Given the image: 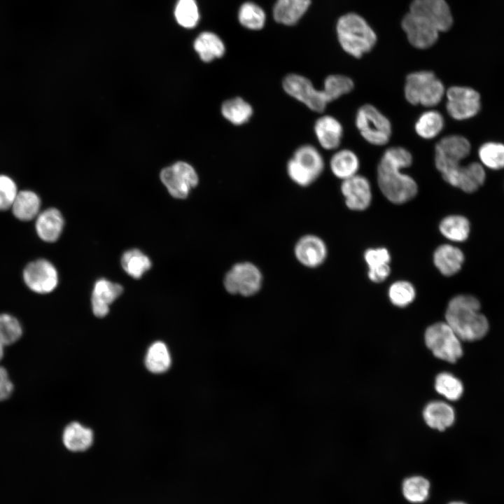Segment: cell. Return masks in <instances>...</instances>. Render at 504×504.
Here are the masks:
<instances>
[{"mask_svg": "<svg viewBox=\"0 0 504 504\" xmlns=\"http://www.w3.org/2000/svg\"><path fill=\"white\" fill-rule=\"evenodd\" d=\"M424 339L427 347L438 358L455 363L463 354L461 340L445 321L428 327Z\"/></svg>", "mask_w": 504, "mask_h": 504, "instance_id": "obj_8", "label": "cell"}, {"mask_svg": "<svg viewBox=\"0 0 504 504\" xmlns=\"http://www.w3.org/2000/svg\"><path fill=\"white\" fill-rule=\"evenodd\" d=\"M412 161L411 153L402 146L388 148L381 157L377 169V184L383 195L393 204H405L418 192L416 181L402 172Z\"/></svg>", "mask_w": 504, "mask_h": 504, "instance_id": "obj_1", "label": "cell"}, {"mask_svg": "<svg viewBox=\"0 0 504 504\" xmlns=\"http://www.w3.org/2000/svg\"><path fill=\"white\" fill-rule=\"evenodd\" d=\"M410 12L428 20L440 32L448 31L453 24L451 10L445 0H413Z\"/></svg>", "mask_w": 504, "mask_h": 504, "instance_id": "obj_15", "label": "cell"}, {"mask_svg": "<svg viewBox=\"0 0 504 504\" xmlns=\"http://www.w3.org/2000/svg\"><path fill=\"white\" fill-rule=\"evenodd\" d=\"M401 26L410 43L418 49H426L438 39L440 31L428 20L408 12L402 18Z\"/></svg>", "mask_w": 504, "mask_h": 504, "instance_id": "obj_14", "label": "cell"}, {"mask_svg": "<svg viewBox=\"0 0 504 504\" xmlns=\"http://www.w3.org/2000/svg\"><path fill=\"white\" fill-rule=\"evenodd\" d=\"M355 125L364 140L373 146L386 144L392 134V126L388 118L370 104H364L358 109Z\"/></svg>", "mask_w": 504, "mask_h": 504, "instance_id": "obj_7", "label": "cell"}, {"mask_svg": "<svg viewBox=\"0 0 504 504\" xmlns=\"http://www.w3.org/2000/svg\"><path fill=\"white\" fill-rule=\"evenodd\" d=\"M311 0H277L273 9L274 20L285 25L298 22L309 8Z\"/></svg>", "mask_w": 504, "mask_h": 504, "instance_id": "obj_24", "label": "cell"}, {"mask_svg": "<svg viewBox=\"0 0 504 504\" xmlns=\"http://www.w3.org/2000/svg\"><path fill=\"white\" fill-rule=\"evenodd\" d=\"M442 82L430 71H418L409 74L405 79L404 94L412 105L432 108L445 95Z\"/></svg>", "mask_w": 504, "mask_h": 504, "instance_id": "obj_5", "label": "cell"}, {"mask_svg": "<svg viewBox=\"0 0 504 504\" xmlns=\"http://www.w3.org/2000/svg\"><path fill=\"white\" fill-rule=\"evenodd\" d=\"M121 285L105 279L97 280L92 293V307L97 317L105 316L109 311V305L122 293Z\"/></svg>", "mask_w": 504, "mask_h": 504, "instance_id": "obj_20", "label": "cell"}, {"mask_svg": "<svg viewBox=\"0 0 504 504\" xmlns=\"http://www.w3.org/2000/svg\"><path fill=\"white\" fill-rule=\"evenodd\" d=\"M238 18L244 27L258 30L263 27L265 22V13L258 5L252 2H246L239 8Z\"/></svg>", "mask_w": 504, "mask_h": 504, "instance_id": "obj_40", "label": "cell"}, {"mask_svg": "<svg viewBox=\"0 0 504 504\" xmlns=\"http://www.w3.org/2000/svg\"><path fill=\"white\" fill-rule=\"evenodd\" d=\"M294 254L302 265L315 268L323 264L327 258L328 248L324 241L314 234L300 237L294 247Z\"/></svg>", "mask_w": 504, "mask_h": 504, "instance_id": "obj_18", "label": "cell"}, {"mask_svg": "<svg viewBox=\"0 0 504 504\" xmlns=\"http://www.w3.org/2000/svg\"><path fill=\"white\" fill-rule=\"evenodd\" d=\"M22 276L27 286L40 294L52 292L58 283L56 268L45 259H38L28 263L23 270Z\"/></svg>", "mask_w": 504, "mask_h": 504, "instance_id": "obj_13", "label": "cell"}, {"mask_svg": "<svg viewBox=\"0 0 504 504\" xmlns=\"http://www.w3.org/2000/svg\"><path fill=\"white\" fill-rule=\"evenodd\" d=\"M423 416L428 426L438 430L451 426L455 419L452 407L442 401L428 403L424 410Z\"/></svg>", "mask_w": 504, "mask_h": 504, "instance_id": "obj_26", "label": "cell"}, {"mask_svg": "<svg viewBox=\"0 0 504 504\" xmlns=\"http://www.w3.org/2000/svg\"><path fill=\"white\" fill-rule=\"evenodd\" d=\"M338 41L342 48L356 58L369 52L375 46V32L360 15L349 13L342 15L336 27Z\"/></svg>", "mask_w": 504, "mask_h": 504, "instance_id": "obj_4", "label": "cell"}, {"mask_svg": "<svg viewBox=\"0 0 504 504\" xmlns=\"http://www.w3.org/2000/svg\"><path fill=\"white\" fill-rule=\"evenodd\" d=\"M465 260L463 252L457 246L444 244L433 252V261L438 270L444 276H451L458 273Z\"/></svg>", "mask_w": 504, "mask_h": 504, "instance_id": "obj_21", "label": "cell"}, {"mask_svg": "<svg viewBox=\"0 0 504 504\" xmlns=\"http://www.w3.org/2000/svg\"><path fill=\"white\" fill-rule=\"evenodd\" d=\"M18 192L17 186L12 178L0 175V211L11 208Z\"/></svg>", "mask_w": 504, "mask_h": 504, "instance_id": "obj_42", "label": "cell"}, {"mask_svg": "<svg viewBox=\"0 0 504 504\" xmlns=\"http://www.w3.org/2000/svg\"><path fill=\"white\" fill-rule=\"evenodd\" d=\"M284 91L298 101L303 103L313 111L323 112L328 104L335 101L344 94L340 82L333 76H327L322 89H316L307 78L290 74L282 81Z\"/></svg>", "mask_w": 504, "mask_h": 504, "instance_id": "obj_3", "label": "cell"}, {"mask_svg": "<svg viewBox=\"0 0 504 504\" xmlns=\"http://www.w3.org/2000/svg\"><path fill=\"white\" fill-rule=\"evenodd\" d=\"M40 206V198L34 192L22 190L18 192L11 209L16 218L29 221L37 217Z\"/></svg>", "mask_w": 504, "mask_h": 504, "instance_id": "obj_30", "label": "cell"}, {"mask_svg": "<svg viewBox=\"0 0 504 504\" xmlns=\"http://www.w3.org/2000/svg\"><path fill=\"white\" fill-rule=\"evenodd\" d=\"M220 111L223 118L234 125L247 122L253 113L251 105L239 97L223 102Z\"/></svg>", "mask_w": 504, "mask_h": 504, "instance_id": "obj_31", "label": "cell"}, {"mask_svg": "<svg viewBox=\"0 0 504 504\" xmlns=\"http://www.w3.org/2000/svg\"><path fill=\"white\" fill-rule=\"evenodd\" d=\"M13 389L14 385L9 378L7 370L0 365V402L10 398Z\"/></svg>", "mask_w": 504, "mask_h": 504, "instance_id": "obj_43", "label": "cell"}, {"mask_svg": "<svg viewBox=\"0 0 504 504\" xmlns=\"http://www.w3.org/2000/svg\"><path fill=\"white\" fill-rule=\"evenodd\" d=\"M314 130L323 148L331 150L340 146L344 130L341 122L335 117L330 115L321 116L315 122Z\"/></svg>", "mask_w": 504, "mask_h": 504, "instance_id": "obj_19", "label": "cell"}, {"mask_svg": "<svg viewBox=\"0 0 504 504\" xmlns=\"http://www.w3.org/2000/svg\"><path fill=\"white\" fill-rule=\"evenodd\" d=\"M439 231L447 239L453 242L465 241L470 232V223L462 215L451 214L444 217L439 223Z\"/></svg>", "mask_w": 504, "mask_h": 504, "instance_id": "obj_28", "label": "cell"}, {"mask_svg": "<svg viewBox=\"0 0 504 504\" xmlns=\"http://www.w3.org/2000/svg\"><path fill=\"white\" fill-rule=\"evenodd\" d=\"M174 15L181 27L188 29L195 27L200 19L195 0H178L175 7Z\"/></svg>", "mask_w": 504, "mask_h": 504, "instance_id": "obj_41", "label": "cell"}, {"mask_svg": "<svg viewBox=\"0 0 504 504\" xmlns=\"http://www.w3.org/2000/svg\"><path fill=\"white\" fill-rule=\"evenodd\" d=\"M63 443L66 448L72 451H83L88 449L93 442V433L78 422H72L64 430Z\"/></svg>", "mask_w": 504, "mask_h": 504, "instance_id": "obj_29", "label": "cell"}, {"mask_svg": "<svg viewBox=\"0 0 504 504\" xmlns=\"http://www.w3.org/2000/svg\"><path fill=\"white\" fill-rule=\"evenodd\" d=\"M23 330L20 321L9 314H0V344L6 346L18 342Z\"/></svg>", "mask_w": 504, "mask_h": 504, "instance_id": "obj_39", "label": "cell"}, {"mask_svg": "<svg viewBox=\"0 0 504 504\" xmlns=\"http://www.w3.org/2000/svg\"><path fill=\"white\" fill-rule=\"evenodd\" d=\"M471 146L463 136L451 134L444 136L435 147V164L442 174L461 164L470 153Z\"/></svg>", "mask_w": 504, "mask_h": 504, "instance_id": "obj_11", "label": "cell"}, {"mask_svg": "<svg viewBox=\"0 0 504 504\" xmlns=\"http://www.w3.org/2000/svg\"><path fill=\"white\" fill-rule=\"evenodd\" d=\"M388 297L393 305L403 308L414 302L416 298V289L410 281L398 280L390 285Z\"/></svg>", "mask_w": 504, "mask_h": 504, "instance_id": "obj_36", "label": "cell"}, {"mask_svg": "<svg viewBox=\"0 0 504 504\" xmlns=\"http://www.w3.org/2000/svg\"><path fill=\"white\" fill-rule=\"evenodd\" d=\"M123 270L132 277L139 279L151 267L149 258L138 249L125 252L121 258Z\"/></svg>", "mask_w": 504, "mask_h": 504, "instance_id": "obj_35", "label": "cell"}, {"mask_svg": "<svg viewBox=\"0 0 504 504\" xmlns=\"http://www.w3.org/2000/svg\"><path fill=\"white\" fill-rule=\"evenodd\" d=\"M435 388L438 393L451 401L459 399L463 392L461 382L448 372H442L436 377Z\"/></svg>", "mask_w": 504, "mask_h": 504, "instance_id": "obj_38", "label": "cell"}, {"mask_svg": "<svg viewBox=\"0 0 504 504\" xmlns=\"http://www.w3.org/2000/svg\"><path fill=\"white\" fill-rule=\"evenodd\" d=\"M160 178L169 193L176 199H186L199 182L195 168L184 161H178L163 168Z\"/></svg>", "mask_w": 504, "mask_h": 504, "instance_id": "obj_10", "label": "cell"}, {"mask_svg": "<svg viewBox=\"0 0 504 504\" xmlns=\"http://www.w3.org/2000/svg\"><path fill=\"white\" fill-rule=\"evenodd\" d=\"M64 226V219L59 210L47 209L39 213L35 227L38 236L44 241L53 242L59 237Z\"/></svg>", "mask_w": 504, "mask_h": 504, "instance_id": "obj_23", "label": "cell"}, {"mask_svg": "<svg viewBox=\"0 0 504 504\" xmlns=\"http://www.w3.org/2000/svg\"><path fill=\"white\" fill-rule=\"evenodd\" d=\"M360 167L358 155L351 150L344 148L336 151L330 160V168L333 175L342 181L356 174Z\"/></svg>", "mask_w": 504, "mask_h": 504, "instance_id": "obj_25", "label": "cell"}, {"mask_svg": "<svg viewBox=\"0 0 504 504\" xmlns=\"http://www.w3.org/2000/svg\"><path fill=\"white\" fill-rule=\"evenodd\" d=\"M479 158L485 167L491 169L504 168V144L498 142H486L478 150Z\"/></svg>", "mask_w": 504, "mask_h": 504, "instance_id": "obj_37", "label": "cell"}, {"mask_svg": "<svg viewBox=\"0 0 504 504\" xmlns=\"http://www.w3.org/2000/svg\"><path fill=\"white\" fill-rule=\"evenodd\" d=\"M444 126L442 115L438 111L429 109L419 116L414 124V130L421 138L431 139L442 131Z\"/></svg>", "mask_w": 504, "mask_h": 504, "instance_id": "obj_32", "label": "cell"}, {"mask_svg": "<svg viewBox=\"0 0 504 504\" xmlns=\"http://www.w3.org/2000/svg\"><path fill=\"white\" fill-rule=\"evenodd\" d=\"M324 160L318 150L312 145L298 147L288 160L286 170L297 185L305 187L312 184L323 173Z\"/></svg>", "mask_w": 504, "mask_h": 504, "instance_id": "obj_6", "label": "cell"}, {"mask_svg": "<svg viewBox=\"0 0 504 504\" xmlns=\"http://www.w3.org/2000/svg\"><path fill=\"white\" fill-rule=\"evenodd\" d=\"M195 50L204 62H210L223 56L225 44L216 34L210 31L202 32L193 43Z\"/></svg>", "mask_w": 504, "mask_h": 504, "instance_id": "obj_27", "label": "cell"}, {"mask_svg": "<svg viewBox=\"0 0 504 504\" xmlns=\"http://www.w3.org/2000/svg\"><path fill=\"white\" fill-rule=\"evenodd\" d=\"M441 175L447 183L468 193L477 191L486 179L484 167L477 162L461 164Z\"/></svg>", "mask_w": 504, "mask_h": 504, "instance_id": "obj_16", "label": "cell"}, {"mask_svg": "<svg viewBox=\"0 0 504 504\" xmlns=\"http://www.w3.org/2000/svg\"><path fill=\"white\" fill-rule=\"evenodd\" d=\"M479 300L471 295L459 294L448 302L445 322L461 340L475 341L482 339L489 330V322L480 312Z\"/></svg>", "mask_w": 504, "mask_h": 504, "instance_id": "obj_2", "label": "cell"}, {"mask_svg": "<svg viewBox=\"0 0 504 504\" xmlns=\"http://www.w3.org/2000/svg\"><path fill=\"white\" fill-rule=\"evenodd\" d=\"M449 504H466V503H463V502H459V501H454V502L449 503Z\"/></svg>", "mask_w": 504, "mask_h": 504, "instance_id": "obj_45", "label": "cell"}, {"mask_svg": "<svg viewBox=\"0 0 504 504\" xmlns=\"http://www.w3.org/2000/svg\"><path fill=\"white\" fill-rule=\"evenodd\" d=\"M171 363V356L164 343L155 342L148 349L145 363L151 372H164L169 368Z\"/></svg>", "mask_w": 504, "mask_h": 504, "instance_id": "obj_34", "label": "cell"}, {"mask_svg": "<svg viewBox=\"0 0 504 504\" xmlns=\"http://www.w3.org/2000/svg\"><path fill=\"white\" fill-rule=\"evenodd\" d=\"M446 110L454 120H463L476 115L480 110V95L474 89L452 86L445 92Z\"/></svg>", "mask_w": 504, "mask_h": 504, "instance_id": "obj_12", "label": "cell"}, {"mask_svg": "<svg viewBox=\"0 0 504 504\" xmlns=\"http://www.w3.org/2000/svg\"><path fill=\"white\" fill-rule=\"evenodd\" d=\"M341 192L346 206L352 211H364L370 206L372 199L371 184L364 176L358 174L342 181Z\"/></svg>", "mask_w": 504, "mask_h": 504, "instance_id": "obj_17", "label": "cell"}, {"mask_svg": "<svg viewBox=\"0 0 504 504\" xmlns=\"http://www.w3.org/2000/svg\"><path fill=\"white\" fill-rule=\"evenodd\" d=\"M430 482L424 477L414 475L407 477L402 482L404 498L412 503H421L429 496Z\"/></svg>", "mask_w": 504, "mask_h": 504, "instance_id": "obj_33", "label": "cell"}, {"mask_svg": "<svg viewBox=\"0 0 504 504\" xmlns=\"http://www.w3.org/2000/svg\"><path fill=\"white\" fill-rule=\"evenodd\" d=\"M262 274L253 263L234 264L225 274L223 284L230 294L249 297L257 293L262 284Z\"/></svg>", "mask_w": 504, "mask_h": 504, "instance_id": "obj_9", "label": "cell"}, {"mask_svg": "<svg viewBox=\"0 0 504 504\" xmlns=\"http://www.w3.org/2000/svg\"><path fill=\"white\" fill-rule=\"evenodd\" d=\"M4 353H5V346H4L3 345L0 344V361H1V360H2V358H4Z\"/></svg>", "mask_w": 504, "mask_h": 504, "instance_id": "obj_44", "label": "cell"}, {"mask_svg": "<svg viewBox=\"0 0 504 504\" xmlns=\"http://www.w3.org/2000/svg\"><path fill=\"white\" fill-rule=\"evenodd\" d=\"M368 276L374 283L385 281L391 273V255L384 247L370 248L364 253Z\"/></svg>", "mask_w": 504, "mask_h": 504, "instance_id": "obj_22", "label": "cell"}]
</instances>
